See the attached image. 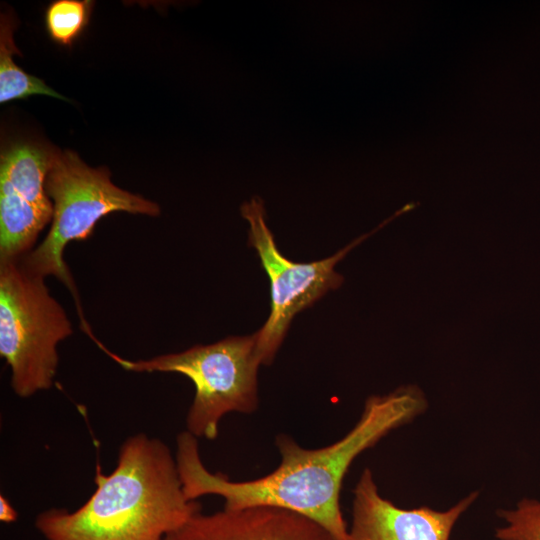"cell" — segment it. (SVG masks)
<instances>
[{"instance_id": "cell-8", "label": "cell", "mask_w": 540, "mask_h": 540, "mask_svg": "<svg viewBox=\"0 0 540 540\" xmlns=\"http://www.w3.org/2000/svg\"><path fill=\"white\" fill-rule=\"evenodd\" d=\"M164 540H334L320 525L273 507L196 513Z\"/></svg>"}, {"instance_id": "cell-9", "label": "cell", "mask_w": 540, "mask_h": 540, "mask_svg": "<svg viewBox=\"0 0 540 540\" xmlns=\"http://www.w3.org/2000/svg\"><path fill=\"white\" fill-rule=\"evenodd\" d=\"M54 150L15 143L1 153L0 189L7 190L52 218L53 204L45 183Z\"/></svg>"}, {"instance_id": "cell-6", "label": "cell", "mask_w": 540, "mask_h": 540, "mask_svg": "<svg viewBox=\"0 0 540 540\" xmlns=\"http://www.w3.org/2000/svg\"><path fill=\"white\" fill-rule=\"evenodd\" d=\"M404 213H407V209L400 208L374 230L354 239L328 258L299 263L287 259L279 251L274 235L266 224L263 200L255 196L242 204L241 214L250 226L249 244L256 250L270 281L271 311L264 325L256 332V350L262 365H270L274 360L294 316L328 291L341 286L344 278L335 271L336 264L353 248Z\"/></svg>"}, {"instance_id": "cell-3", "label": "cell", "mask_w": 540, "mask_h": 540, "mask_svg": "<svg viewBox=\"0 0 540 540\" xmlns=\"http://www.w3.org/2000/svg\"><path fill=\"white\" fill-rule=\"evenodd\" d=\"M45 188L53 204L51 227L44 240L22 260L33 272L45 278L54 276L68 288L77 306L81 329L87 333L91 328L63 257L65 247L71 241L86 240L107 214L122 211L155 217L160 208L157 203L113 184L107 168L89 167L69 150H54Z\"/></svg>"}, {"instance_id": "cell-2", "label": "cell", "mask_w": 540, "mask_h": 540, "mask_svg": "<svg viewBox=\"0 0 540 540\" xmlns=\"http://www.w3.org/2000/svg\"><path fill=\"white\" fill-rule=\"evenodd\" d=\"M96 489L79 508H51L35 518L46 540H164L201 511L186 498L168 445L138 433L122 443L116 467L98 464Z\"/></svg>"}, {"instance_id": "cell-7", "label": "cell", "mask_w": 540, "mask_h": 540, "mask_svg": "<svg viewBox=\"0 0 540 540\" xmlns=\"http://www.w3.org/2000/svg\"><path fill=\"white\" fill-rule=\"evenodd\" d=\"M353 494L349 540H450L458 520L479 497L473 491L442 511L400 508L380 495L369 468L363 470Z\"/></svg>"}, {"instance_id": "cell-4", "label": "cell", "mask_w": 540, "mask_h": 540, "mask_svg": "<svg viewBox=\"0 0 540 540\" xmlns=\"http://www.w3.org/2000/svg\"><path fill=\"white\" fill-rule=\"evenodd\" d=\"M72 333V323L50 294L45 277L29 269L22 257L0 260V355L18 397L53 386L58 345Z\"/></svg>"}, {"instance_id": "cell-11", "label": "cell", "mask_w": 540, "mask_h": 540, "mask_svg": "<svg viewBox=\"0 0 540 540\" xmlns=\"http://www.w3.org/2000/svg\"><path fill=\"white\" fill-rule=\"evenodd\" d=\"M94 2L89 0H56L45 11V27L52 41L71 46L89 23Z\"/></svg>"}, {"instance_id": "cell-13", "label": "cell", "mask_w": 540, "mask_h": 540, "mask_svg": "<svg viewBox=\"0 0 540 540\" xmlns=\"http://www.w3.org/2000/svg\"><path fill=\"white\" fill-rule=\"evenodd\" d=\"M18 514L10 502L3 496H0V520L4 523H12L17 520Z\"/></svg>"}, {"instance_id": "cell-1", "label": "cell", "mask_w": 540, "mask_h": 540, "mask_svg": "<svg viewBox=\"0 0 540 540\" xmlns=\"http://www.w3.org/2000/svg\"><path fill=\"white\" fill-rule=\"evenodd\" d=\"M427 406L423 391L416 385L370 396L354 427L331 445L305 449L290 436L278 435L280 465L268 475L249 481L235 482L210 472L200 457L198 438L183 431L176 439L175 459L184 494L189 500L221 496L228 510L284 509L317 523L334 540H349L340 493L351 464L391 431L424 413Z\"/></svg>"}, {"instance_id": "cell-5", "label": "cell", "mask_w": 540, "mask_h": 540, "mask_svg": "<svg viewBox=\"0 0 540 540\" xmlns=\"http://www.w3.org/2000/svg\"><path fill=\"white\" fill-rule=\"evenodd\" d=\"M256 333L230 336L184 351L130 360L97 346L123 369L137 373H178L195 386L186 416L187 431L196 438L215 440L221 419L230 412L252 413L258 406L257 372L261 365Z\"/></svg>"}, {"instance_id": "cell-10", "label": "cell", "mask_w": 540, "mask_h": 540, "mask_svg": "<svg viewBox=\"0 0 540 540\" xmlns=\"http://www.w3.org/2000/svg\"><path fill=\"white\" fill-rule=\"evenodd\" d=\"M13 21L7 15L0 23V103L23 99L31 95H47L61 100L66 97L50 88L41 79L24 72L13 60L18 54L13 40Z\"/></svg>"}, {"instance_id": "cell-12", "label": "cell", "mask_w": 540, "mask_h": 540, "mask_svg": "<svg viewBox=\"0 0 540 540\" xmlns=\"http://www.w3.org/2000/svg\"><path fill=\"white\" fill-rule=\"evenodd\" d=\"M497 516L503 522L495 530L497 540H540V499L524 497Z\"/></svg>"}]
</instances>
